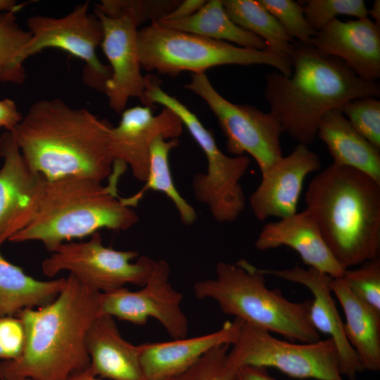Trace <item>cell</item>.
Here are the masks:
<instances>
[{"label":"cell","mask_w":380,"mask_h":380,"mask_svg":"<svg viewBox=\"0 0 380 380\" xmlns=\"http://www.w3.org/2000/svg\"><path fill=\"white\" fill-rule=\"evenodd\" d=\"M101 293L75 275L51 303L25 309V342L20 355L0 363V380H68L87 369L88 331L100 316Z\"/></svg>","instance_id":"obj_1"},{"label":"cell","mask_w":380,"mask_h":380,"mask_svg":"<svg viewBox=\"0 0 380 380\" xmlns=\"http://www.w3.org/2000/svg\"><path fill=\"white\" fill-rule=\"evenodd\" d=\"M112 127L88 109L51 99L33 103L12 133L26 163L47 181L82 177L103 182L113 170Z\"/></svg>","instance_id":"obj_2"},{"label":"cell","mask_w":380,"mask_h":380,"mask_svg":"<svg viewBox=\"0 0 380 380\" xmlns=\"http://www.w3.org/2000/svg\"><path fill=\"white\" fill-rule=\"evenodd\" d=\"M290 60V76L266 75L264 95L283 132L298 144L315 140L319 121L329 110L356 98L380 96L379 83L362 79L342 60L310 44L295 40Z\"/></svg>","instance_id":"obj_3"},{"label":"cell","mask_w":380,"mask_h":380,"mask_svg":"<svg viewBox=\"0 0 380 380\" xmlns=\"http://www.w3.org/2000/svg\"><path fill=\"white\" fill-rule=\"evenodd\" d=\"M305 201V209L344 270L379 258V182L332 163L310 181Z\"/></svg>","instance_id":"obj_4"},{"label":"cell","mask_w":380,"mask_h":380,"mask_svg":"<svg viewBox=\"0 0 380 380\" xmlns=\"http://www.w3.org/2000/svg\"><path fill=\"white\" fill-rule=\"evenodd\" d=\"M120 176L112 173L107 186L82 177L46 181L35 217L8 241H39L52 253L65 241L91 236L101 229H130L139 217L118 195Z\"/></svg>","instance_id":"obj_5"},{"label":"cell","mask_w":380,"mask_h":380,"mask_svg":"<svg viewBox=\"0 0 380 380\" xmlns=\"http://www.w3.org/2000/svg\"><path fill=\"white\" fill-rule=\"evenodd\" d=\"M215 274L213 279L195 283L197 298L212 299L224 314L291 342L319 340L310 319L311 299L292 302L279 290L269 289L262 270L245 259L236 263L219 262Z\"/></svg>","instance_id":"obj_6"},{"label":"cell","mask_w":380,"mask_h":380,"mask_svg":"<svg viewBox=\"0 0 380 380\" xmlns=\"http://www.w3.org/2000/svg\"><path fill=\"white\" fill-rule=\"evenodd\" d=\"M141 68L147 71L176 76L184 71L205 73L224 65L265 64L290 76L291 60L270 50H255L197 34L167 28L152 23L137 32Z\"/></svg>","instance_id":"obj_7"},{"label":"cell","mask_w":380,"mask_h":380,"mask_svg":"<svg viewBox=\"0 0 380 380\" xmlns=\"http://www.w3.org/2000/svg\"><path fill=\"white\" fill-rule=\"evenodd\" d=\"M160 80L153 75L145 76V90L141 103L149 106L160 104L169 108L181 120L203 151L206 162L205 172L196 173L192 189L197 201L205 205L218 222H232L246 205L240 180L250 165L247 156H229L218 147L215 139L196 114L160 87Z\"/></svg>","instance_id":"obj_8"},{"label":"cell","mask_w":380,"mask_h":380,"mask_svg":"<svg viewBox=\"0 0 380 380\" xmlns=\"http://www.w3.org/2000/svg\"><path fill=\"white\" fill-rule=\"evenodd\" d=\"M227 362L235 369L243 366L271 367L292 378L343 380L331 338L296 343L245 322L228 351Z\"/></svg>","instance_id":"obj_9"},{"label":"cell","mask_w":380,"mask_h":380,"mask_svg":"<svg viewBox=\"0 0 380 380\" xmlns=\"http://www.w3.org/2000/svg\"><path fill=\"white\" fill-rule=\"evenodd\" d=\"M139 256L136 251H117L103 245L101 234L94 233L82 242L60 244L42 264L44 274L53 277L68 270L85 284L101 293H108L132 284L143 286L156 261Z\"/></svg>","instance_id":"obj_10"},{"label":"cell","mask_w":380,"mask_h":380,"mask_svg":"<svg viewBox=\"0 0 380 380\" xmlns=\"http://www.w3.org/2000/svg\"><path fill=\"white\" fill-rule=\"evenodd\" d=\"M184 87L205 101L214 113L227 138L226 146L230 153L241 156L247 153L254 158L261 174L283 156L280 142L283 130L272 113L227 100L205 73L191 74Z\"/></svg>","instance_id":"obj_11"},{"label":"cell","mask_w":380,"mask_h":380,"mask_svg":"<svg viewBox=\"0 0 380 380\" xmlns=\"http://www.w3.org/2000/svg\"><path fill=\"white\" fill-rule=\"evenodd\" d=\"M89 1L80 4L61 18H29L27 24L31 38L22 51L20 60L24 63L30 56L45 49L63 50L84 62V82L104 92L111 70L97 57L96 49L103 39V27L98 17L89 13Z\"/></svg>","instance_id":"obj_12"},{"label":"cell","mask_w":380,"mask_h":380,"mask_svg":"<svg viewBox=\"0 0 380 380\" xmlns=\"http://www.w3.org/2000/svg\"><path fill=\"white\" fill-rule=\"evenodd\" d=\"M170 275L168 262L156 261L151 276L140 290L131 291L122 287L101 293L100 315L116 317L139 325L152 317L173 339L186 337L188 319L181 308L183 296L172 287Z\"/></svg>","instance_id":"obj_13"},{"label":"cell","mask_w":380,"mask_h":380,"mask_svg":"<svg viewBox=\"0 0 380 380\" xmlns=\"http://www.w3.org/2000/svg\"><path fill=\"white\" fill-rule=\"evenodd\" d=\"M0 246L35 217L46 179L26 163L14 135L0 137Z\"/></svg>","instance_id":"obj_14"},{"label":"cell","mask_w":380,"mask_h":380,"mask_svg":"<svg viewBox=\"0 0 380 380\" xmlns=\"http://www.w3.org/2000/svg\"><path fill=\"white\" fill-rule=\"evenodd\" d=\"M94 14L103 27L101 44L111 70L106 84L110 107L121 113L126 109L129 99L141 101L145 90V77L141 73L137 46V23L125 15H106L97 11Z\"/></svg>","instance_id":"obj_15"},{"label":"cell","mask_w":380,"mask_h":380,"mask_svg":"<svg viewBox=\"0 0 380 380\" xmlns=\"http://www.w3.org/2000/svg\"><path fill=\"white\" fill-rule=\"evenodd\" d=\"M182 129L181 120L169 108H164L156 115L150 106L126 108L118 125L111 129L110 151L114 161L129 167L134 178L145 182L153 141L158 137L178 139Z\"/></svg>","instance_id":"obj_16"},{"label":"cell","mask_w":380,"mask_h":380,"mask_svg":"<svg viewBox=\"0 0 380 380\" xmlns=\"http://www.w3.org/2000/svg\"><path fill=\"white\" fill-rule=\"evenodd\" d=\"M321 166L317 153L307 145L298 144L290 154L280 158L262 174L260 183L249 198L255 217L265 220L295 214L306 177Z\"/></svg>","instance_id":"obj_17"},{"label":"cell","mask_w":380,"mask_h":380,"mask_svg":"<svg viewBox=\"0 0 380 380\" xmlns=\"http://www.w3.org/2000/svg\"><path fill=\"white\" fill-rule=\"evenodd\" d=\"M265 274H271L284 280L301 284L313 296L311 299L310 319L318 332L327 334L335 343L338 352L340 371L350 380H355L362 371L355 350L348 343L343 330V322L332 296L330 275L315 268L298 266L282 270L262 269Z\"/></svg>","instance_id":"obj_18"},{"label":"cell","mask_w":380,"mask_h":380,"mask_svg":"<svg viewBox=\"0 0 380 380\" xmlns=\"http://www.w3.org/2000/svg\"><path fill=\"white\" fill-rule=\"evenodd\" d=\"M310 45L324 56L342 60L364 80L380 77V26L369 18L335 19L317 32Z\"/></svg>","instance_id":"obj_19"},{"label":"cell","mask_w":380,"mask_h":380,"mask_svg":"<svg viewBox=\"0 0 380 380\" xmlns=\"http://www.w3.org/2000/svg\"><path fill=\"white\" fill-rule=\"evenodd\" d=\"M243 322L234 317L213 332L140 346V363L146 380H167L186 372L215 347L232 345Z\"/></svg>","instance_id":"obj_20"},{"label":"cell","mask_w":380,"mask_h":380,"mask_svg":"<svg viewBox=\"0 0 380 380\" xmlns=\"http://www.w3.org/2000/svg\"><path fill=\"white\" fill-rule=\"evenodd\" d=\"M254 246L259 251L290 247L299 254L305 264L333 278H341L345 271L327 246L316 221L306 209L266 224Z\"/></svg>","instance_id":"obj_21"},{"label":"cell","mask_w":380,"mask_h":380,"mask_svg":"<svg viewBox=\"0 0 380 380\" xmlns=\"http://www.w3.org/2000/svg\"><path fill=\"white\" fill-rule=\"evenodd\" d=\"M89 370L110 380H146L140 363V346L125 340L110 315H100L87 336Z\"/></svg>","instance_id":"obj_22"},{"label":"cell","mask_w":380,"mask_h":380,"mask_svg":"<svg viewBox=\"0 0 380 380\" xmlns=\"http://www.w3.org/2000/svg\"><path fill=\"white\" fill-rule=\"evenodd\" d=\"M317 137L327 146L334 163L360 170L380 183V148L363 137L339 108L320 118Z\"/></svg>","instance_id":"obj_23"},{"label":"cell","mask_w":380,"mask_h":380,"mask_svg":"<svg viewBox=\"0 0 380 380\" xmlns=\"http://www.w3.org/2000/svg\"><path fill=\"white\" fill-rule=\"evenodd\" d=\"M331 291L344 312L346 337L363 370L380 369V312L357 298L341 278H333Z\"/></svg>","instance_id":"obj_24"},{"label":"cell","mask_w":380,"mask_h":380,"mask_svg":"<svg viewBox=\"0 0 380 380\" xmlns=\"http://www.w3.org/2000/svg\"><path fill=\"white\" fill-rule=\"evenodd\" d=\"M65 282L66 278L35 279L6 260L0 253V317H15L23 310L51 303Z\"/></svg>","instance_id":"obj_25"},{"label":"cell","mask_w":380,"mask_h":380,"mask_svg":"<svg viewBox=\"0 0 380 380\" xmlns=\"http://www.w3.org/2000/svg\"><path fill=\"white\" fill-rule=\"evenodd\" d=\"M154 23L167 28L234 43L246 49H267L262 38L243 30L233 22L227 14L222 0L206 1L198 11L185 19L173 21L159 20Z\"/></svg>","instance_id":"obj_26"},{"label":"cell","mask_w":380,"mask_h":380,"mask_svg":"<svg viewBox=\"0 0 380 380\" xmlns=\"http://www.w3.org/2000/svg\"><path fill=\"white\" fill-rule=\"evenodd\" d=\"M178 145V139L156 138L150 149L148 172L144 186L135 194L122 199L127 205L133 208L147 191L162 192L174 204L182 223L190 225L197 219L196 212L176 188L170 167V153Z\"/></svg>","instance_id":"obj_27"},{"label":"cell","mask_w":380,"mask_h":380,"mask_svg":"<svg viewBox=\"0 0 380 380\" xmlns=\"http://www.w3.org/2000/svg\"><path fill=\"white\" fill-rule=\"evenodd\" d=\"M229 17L243 30L262 38L267 49L290 59L294 39L259 0H222Z\"/></svg>","instance_id":"obj_28"},{"label":"cell","mask_w":380,"mask_h":380,"mask_svg":"<svg viewBox=\"0 0 380 380\" xmlns=\"http://www.w3.org/2000/svg\"><path fill=\"white\" fill-rule=\"evenodd\" d=\"M15 13H0V82L21 84L26 74L20 54L31 34L19 25Z\"/></svg>","instance_id":"obj_29"},{"label":"cell","mask_w":380,"mask_h":380,"mask_svg":"<svg viewBox=\"0 0 380 380\" xmlns=\"http://www.w3.org/2000/svg\"><path fill=\"white\" fill-rule=\"evenodd\" d=\"M180 0H102L94 11L106 15H125L140 26L159 20L172 11Z\"/></svg>","instance_id":"obj_30"},{"label":"cell","mask_w":380,"mask_h":380,"mask_svg":"<svg viewBox=\"0 0 380 380\" xmlns=\"http://www.w3.org/2000/svg\"><path fill=\"white\" fill-rule=\"evenodd\" d=\"M305 16L317 32L326 27L336 16L346 15L357 19L368 18V8L363 0H308L303 1Z\"/></svg>","instance_id":"obj_31"},{"label":"cell","mask_w":380,"mask_h":380,"mask_svg":"<svg viewBox=\"0 0 380 380\" xmlns=\"http://www.w3.org/2000/svg\"><path fill=\"white\" fill-rule=\"evenodd\" d=\"M341 110L363 137L380 148V101L377 98H356L346 103Z\"/></svg>","instance_id":"obj_32"},{"label":"cell","mask_w":380,"mask_h":380,"mask_svg":"<svg viewBox=\"0 0 380 380\" xmlns=\"http://www.w3.org/2000/svg\"><path fill=\"white\" fill-rule=\"evenodd\" d=\"M345 270L342 279L357 298L380 312V258Z\"/></svg>","instance_id":"obj_33"},{"label":"cell","mask_w":380,"mask_h":380,"mask_svg":"<svg viewBox=\"0 0 380 380\" xmlns=\"http://www.w3.org/2000/svg\"><path fill=\"white\" fill-rule=\"evenodd\" d=\"M259 1L277 19L291 38L310 44L317 32L308 23L303 6L300 3L293 0Z\"/></svg>","instance_id":"obj_34"},{"label":"cell","mask_w":380,"mask_h":380,"mask_svg":"<svg viewBox=\"0 0 380 380\" xmlns=\"http://www.w3.org/2000/svg\"><path fill=\"white\" fill-rule=\"evenodd\" d=\"M229 347L213 348L188 370L167 380H237V369L227 362Z\"/></svg>","instance_id":"obj_35"},{"label":"cell","mask_w":380,"mask_h":380,"mask_svg":"<svg viewBox=\"0 0 380 380\" xmlns=\"http://www.w3.org/2000/svg\"><path fill=\"white\" fill-rule=\"evenodd\" d=\"M25 331L18 317H0V349L2 358L11 360L18 357L23 348Z\"/></svg>","instance_id":"obj_36"},{"label":"cell","mask_w":380,"mask_h":380,"mask_svg":"<svg viewBox=\"0 0 380 380\" xmlns=\"http://www.w3.org/2000/svg\"><path fill=\"white\" fill-rule=\"evenodd\" d=\"M23 117L14 101L10 99L0 100V127L13 132Z\"/></svg>","instance_id":"obj_37"},{"label":"cell","mask_w":380,"mask_h":380,"mask_svg":"<svg viewBox=\"0 0 380 380\" xmlns=\"http://www.w3.org/2000/svg\"><path fill=\"white\" fill-rule=\"evenodd\" d=\"M205 1L203 0L180 1L172 11L160 20L173 21L189 18L198 11Z\"/></svg>","instance_id":"obj_38"},{"label":"cell","mask_w":380,"mask_h":380,"mask_svg":"<svg viewBox=\"0 0 380 380\" xmlns=\"http://www.w3.org/2000/svg\"><path fill=\"white\" fill-rule=\"evenodd\" d=\"M237 380H276L267 372V368L243 366L237 369Z\"/></svg>","instance_id":"obj_39"},{"label":"cell","mask_w":380,"mask_h":380,"mask_svg":"<svg viewBox=\"0 0 380 380\" xmlns=\"http://www.w3.org/2000/svg\"><path fill=\"white\" fill-rule=\"evenodd\" d=\"M24 6L13 0H0V13L5 12L16 13Z\"/></svg>","instance_id":"obj_40"},{"label":"cell","mask_w":380,"mask_h":380,"mask_svg":"<svg viewBox=\"0 0 380 380\" xmlns=\"http://www.w3.org/2000/svg\"><path fill=\"white\" fill-rule=\"evenodd\" d=\"M370 15L373 22L380 26V1L375 0L371 9L368 10V15Z\"/></svg>","instance_id":"obj_41"},{"label":"cell","mask_w":380,"mask_h":380,"mask_svg":"<svg viewBox=\"0 0 380 380\" xmlns=\"http://www.w3.org/2000/svg\"><path fill=\"white\" fill-rule=\"evenodd\" d=\"M88 368L73 375L68 380H100L97 379L96 376H94Z\"/></svg>","instance_id":"obj_42"},{"label":"cell","mask_w":380,"mask_h":380,"mask_svg":"<svg viewBox=\"0 0 380 380\" xmlns=\"http://www.w3.org/2000/svg\"><path fill=\"white\" fill-rule=\"evenodd\" d=\"M0 357L2 358V353H1V349H0Z\"/></svg>","instance_id":"obj_43"},{"label":"cell","mask_w":380,"mask_h":380,"mask_svg":"<svg viewBox=\"0 0 380 380\" xmlns=\"http://www.w3.org/2000/svg\"><path fill=\"white\" fill-rule=\"evenodd\" d=\"M24 380H31V379H24Z\"/></svg>","instance_id":"obj_44"}]
</instances>
